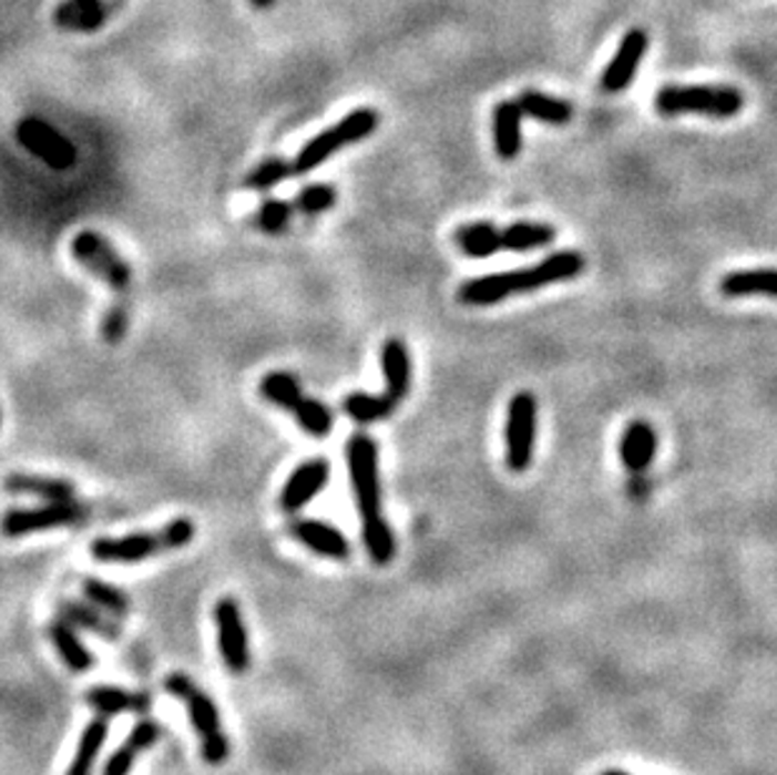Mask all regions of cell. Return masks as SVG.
<instances>
[{"label":"cell","instance_id":"1","mask_svg":"<svg viewBox=\"0 0 777 775\" xmlns=\"http://www.w3.org/2000/svg\"><path fill=\"white\" fill-rule=\"evenodd\" d=\"M584 265L586 259L582 252L561 249L529 269H511V273L468 279V283L458 287V300L471 307L495 305L505 300V297L533 293V289H541L546 285L574 279L584 273Z\"/></svg>","mask_w":777,"mask_h":775},{"label":"cell","instance_id":"2","mask_svg":"<svg viewBox=\"0 0 777 775\" xmlns=\"http://www.w3.org/2000/svg\"><path fill=\"white\" fill-rule=\"evenodd\" d=\"M194 537H196L194 521L180 517L168 521V524L159 531H136V534H126V537L93 539L91 557L96 559V562H106V564L146 562V559L152 557L184 549L186 544H192Z\"/></svg>","mask_w":777,"mask_h":775},{"label":"cell","instance_id":"3","mask_svg":"<svg viewBox=\"0 0 777 775\" xmlns=\"http://www.w3.org/2000/svg\"><path fill=\"white\" fill-rule=\"evenodd\" d=\"M164 690L172 697H180L190 713L194 733L202 741V758L209 765H222L229 758V737L222 731L219 707L204 690L184 672H172L164 680Z\"/></svg>","mask_w":777,"mask_h":775},{"label":"cell","instance_id":"4","mask_svg":"<svg viewBox=\"0 0 777 775\" xmlns=\"http://www.w3.org/2000/svg\"><path fill=\"white\" fill-rule=\"evenodd\" d=\"M745 106L743 91L727 83H697V86H662L654 93V109L662 116H682V114H699L713 119H733Z\"/></svg>","mask_w":777,"mask_h":775},{"label":"cell","instance_id":"5","mask_svg":"<svg viewBox=\"0 0 777 775\" xmlns=\"http://www.w3.org/2000/svg\"><path fill=\"white\" fill-rule=\"evenodd\" d=\"M380 124V114L376 109H355L350 114H345L340 121H335L333 126H327L325 132L313 136L297 156L293 159V174H310L317 166H323L333 154L343 152L345 146L358 144L362 139H368L376 132Z\"/></svg>","mask_w":777,"mask_h":775},{"label":"cell","instance_id":"6","mask_svg":"<svg viewBox=\"0 0 777 775\" xmlns=\"http://www.w3.org/2000/svg\"><path fill=\"white\" fill-rule=\"evenodd\" d=\"M89 519V509L76 499L69 501H43V507L8 509L0 517V534L8 539H21L41 531L76 527Z\"/></svg>","mask_w":777,"mask_h":775},{"label":"cell","instance_id":"7","mask_svg":"<svg viewBox=\"0 0 777 775\" xmlns=\"http://www.w3.org/2000/svg\"><path fill=\"white\" fill-rule=\"evenodd\" d=\"M71 255L76 257L91 275L104 279L114 293H124V289H129L131 279H134L129 263L119 255V249L111 245L104 235H99V232L93 230H81L79 235L71 239Z\"/></svg>","mask_w":777,"mask_h":775},{"label":"cell","instance_id":"8","mask_svg":"<svg viewBox=\"0 0 777 775\" xmlns=\"http://www.w3.org/2000/svg\"><path fill=\"white\" fill-rule=\"evenodd\" d=\"M348 471L355 501L362 519L380 513V469L378 443L370 436L355 434L348 441Z\"/></svg>","mask_w":777,"mask_h":775},{"label":"cell","instance_id":"9","mask_svg":"<svg viewBox=\"0 0 777 775\" xmlns=\"http://www.w3.org/2000/svg\"><path fill=\"white\" fill-rule=\"evenodd\" d=\"M16 139L28 154L41 159L51 170L65 172L76 164L79 149L69 136L59 129L51 126L45 119L39 116H25L16 124Z\"/></svg>","mask_w":777,"mask_h":775},{"label":"cell","instance_id":"10","mask_svg":"<svg viewBox=\"0 0 777 775\" xmlns=\"http://www.w3.org/2000/svg\"><path fill=\"white\" fill-rule=\"evenodd\" d=\"M536 398L529 390H521L511 398L509 416H505V463L513 473H523L533 459V441H536Z\"/></svg>","mask_w":777,"mask_h":775},{"label":"cell","instance_id":"11","mask_svg":"<svg viewBox=\"0 0 777 775\" xmlns=\"http://www.w3.org/2000/svg\"><path fill=\"white\" fill-rule=\"evenodd\" d=\"M214 624H217L219 657L232 675H245L249 670V634L239 602L234 596H222L214 604Z\"/></svg>","mask_w":777,"mask_h":775},{"label":"cell","instance_id":"12","mask_svg":"<svg viewBox=\"0 0 777 775\" xmlns=\"http://www.w3.org/2000/svg\"><path fill=\"white\" fill-rule=\"evenodd\" d=\"M124 0H59L53 8V26L69 33H96L109 23Z\"/></svg>","mask_w":777,"mask_h":775},{"label":"cell","instance_id":"13","mask_svg":"<svg viewBox=\"0 0 777 775\" xmlns=\"http://www.w3.org/2000/svg\"><path fill=\"white\" fill-rule=\"evenodd\" d=\"M650 49V35L642 28H632L624 33L620 41V49L612 55L610 67L602 73V89L606 93H620L634 81L636 71H640L644 55Z\"/></svg>","mask_w":777,"mask_h":775},{"label":"cell","instance_id":"14","mask_svg":"<svg viewBox=\"0 0 777 775\" xmlns=\"http://www.w3.org/2000/svg\"><path fill=\"white\" fill-rule=\"evenodd\" d=\"M327 479H330V461L327 459H310L299 463L289 473L283 491H279V509L285 513H297L299 509H305L325 489Z\"/></svg>","mask_w":777,"mask_h":775},{"label":"cell","instance_id":"15","mask_svg":"<svg viewBox=\"0 0 777 775\" xmlns=\"http://www.w3.org/2000/svg\"><path fill=\"white\" fill-rule=\"evenodd\" d=\"M289 531H293V537L299 541V544L310 549L313 554L337 559V562H343V559L350 557L352 547L348 537H345L337 527L327 524V521L297 519L289 524Z\"/></svg>","mask_w":777,"mask_h":775},{"label":"cell","instance_id":"16","mask_svg":"<svg viewBox=\"0 0 777 775\" xmlns=\"http://www.w3.org/2000/svg\"><path fill=\"white\" fill-rule=\"evenodd\" d=\"M159 737H162V725L156 721H149V717L139 721L134 727H131L126 741L109 755L101 775H131L136 761L142 758L149 748H154Z\"/></svg>","mask_w":777,"mask_h":775},{"label":"cell","instance_id":"17","mask_svg":"<svg viewBox=\"0 0 777 775\" xmlns=\"http://www.w3.org/2000/svg\"><path fill=\"white\" fill-rule=\"evenodd\" d=\"M86 703L93 707V713L104 717L116 715H144L152 707V695L144 690H131L116 687V685H96L86 693Z\"/></svg>","mask_w":777,"mask_h":775},{"label":"cell","instance_id":"18","mask_svg":"<svg viewBox=\"0 0 777 775\" xmlns=\"http://www.w3.org/2000/svg\"><path fill=\"white\" fill-rule=\"evenodd\" d=\"M61 620H65L71 628L83 630L96 634L101 640L114 642L121 638V624L116 618H111L109 612L99 610L96 604L91 602H76V600H63L59 604Z\"/></svg>","mask_w":777,"mask_h":775},{"label":"cell","instance_id":"19","mask_svg":"<svg viewBox=\"0 0 777 775\" xmlns=\"http://www.w3.org/2000/svg\"><path fill=\"white\" fill-rule=\"evenodd\" d=\"M493 146L505 162L521 154L523 142V111L519 101H501L493 109Z\"/></svg>","mask_w":777,"mask_h":775},{"label":"cell","instance_id":"20","mask_svg":"<svg viewBox=\"0 0 777 775\" xmlns=\"http://www.w3.org/2000/svg\"><path fill=\"white\" fill-rule=\"evenodd\" d=\"M657 453V431L647 421H632L624 428L622 441H620V456L622 463L632 473H644L654 461Z\"/></svg>","mask_w":777,"mask_h":775},{"label":"cell","instance_id":"21","mask_svg":"<svg viewBox=\"0 0 777 775\" xmlns=\"http://www.w3.org/2000/svg\"><path fill=\"white\" fill-rule=\"evenodd\" d=\"M3 487L8 493H23V497H35L41 501L76 499V489H73L71 481L41 473H11Z\"/></svg>","mask_w":777,"mask_h":775},{"label":"cell","instance_id":"22","mask_svg":"<svg viewBox=\"0 0 777 775\" xmlns=\"http://www.w3.org/2000/svg\"><path fill=\"white\" fill-rule=\"evenodd\" d=\"M106 741H109V717L96 715L86 727H83V733L76 743V753H73L65 775H93V768H96Z\"/></svg>","mask_w":777,"mask_h":775},{"label":"cell","instance_id":"23","mask_svg":"<svg viewBox=\"0 0 777 775\" xmlns=\"http://www.w3.org/2000/svg\"><path fill=\"white\" fill-rule=\"evenodd\" d=\"M49 638L53 642L55 652H59L61 660L65 662V667L71 672H76V675H83V672H89L93 667V655L89 652L86 644L81 642L79 630L71 628L65 620H55L49 624Z\"/></svg>","mask_w":777,"mask_h":775},{"label":"cell","instance_id":"24","mask_svg":"<svg viewBox=\"0 0 777 775\" xmlns=\"http://www.w3.org/2000/svg\"><path fill=\"white\" fill-rule=\"evenodd\" d=\"M380 363H382V376H386L388 396L392 400H402L410 390V355L406 343L400 338L386 340L380 350Z\"/></svg>","mask_w":777,"mask_h":775},{"label":"cell","instance_id":"25","mask_svg":"<svg viewBox=\"0 0 777 775\" xmlns=\"http://www.w3.org/2000/svg\"><path fill=\"white\" fill-rule=\"evenodd\" d=\"M517 101L523 111V116L544 121V124H549V126H564V124H569L571 119H574V109H571L566 99L549 96V93H544V91L526 89Z\"/></svg>","mask_w":777,"mask_h":775},{"label":"cell","instance_id":"26","mask_svg":"<svg viewBox=\"0 0 777 775\" xmlns=\"http://www.w3.org/2000/svg\"><path fill=\"white\" fill-rule=\"evenodd\" d=\"M719 289L727 297H745V295H767L777 297V269L760 267V269H737L729 273L719 283Z\"/></svg>","mask_w":777,"mask_h":775},{"label":"cell","instance_id":"27","mask_svg":"<svg viewBox=\"0 0 777 775\" xmlns=\"http://www.w3.org/2000/svg\"><path fill=\"white\" fill-rule=\"evenodd\" d=\"M456 245L468 257L485 259L501 249V230L493 222H468L456 230Z\"/></svg>","mask_w":777,"mask_h":775},{"label":"cell","instance_id":"28","mask_svg":"<svg viewBox=\"0 0 777 775\" xmlns=\"http://www.w3.org/2000/svg\"><path fill=\"white\" fill-rule=\"evenodd\" d=\"M556 239V230L546 222H511L501 230V249L531 252L549 247Z\"/></svg>","mask_w":777,"mask_h":775},{"label":"cell","instance_id":"29","mask_svg":"<svg viewBox=\"0 0 777 775\" xmlns=\"http://www.w3.org/2000/svg\"><path fill=\"white\" fill-rule=\"evenodd\" d=\"M81 592L86 596V602L96 604L99 610L109 612L111 618L124 620L131 614V600L124 590H119V587L104 582V579L96 577H86L81 582Z\"/></svg>","mask_w":777,"mask_h":775},{"label":"cell","instance_id":"30","mask_svg":"<svg viewBox=\"0 0 777 775\" xmlns=\"http://www.w3.org/2000/svg\"><path fill=\"white\" fill-rule=\"evenodd\" d=\"M259 394H262V398L267 400V404L285 408V410H289V414H293V408L299 404V398H303V388H299V383L293 373L275 370V373H267V376L262 378Z\"/></svg>","mask_w":777,"mask_h":775},{"label":"cell","instance_id":"31","mask_svg":"<svg viewBox=\"0 0 777 775\" xmlns=\"http://www.w3.org/2000/svg\"><path fill=\"white\" fill-rule=\"evenodd\" d=\"M398 400L386 396H372V394H350L345 398V414H348L355 424H378L382 418H388L396 410Z\"/></svg>","mask_w":777,"mask_h":775},{"label":"cell","instance_id":"32","mask_svg":"<svg viewBox=\"0 0 777 775\" xmlns=\"http://www.w3.org/2000/svg\"><path fill=\"white\" fill-rule=\"evenodd\" d=\"M362 541L368 547V554L376 564H388L396 557V537H392V529L388 527V521L382 519V513L370 519H362Z\"/></svg>","mask_w":777,"mask_h":775},{"label":"cell","instance_id":"33","mask_svg":"<svg viewBox=\"0 0 777 775\" xmlns=\"http://www.w3.org/2000/svg\"><path fill=\"white\" fill-rule=\"evenodd\" d=\"M295 421L299 424L305 434H310L315 438H323L333 431V414L323 400L317 398H299V404L293 408Z\"/></svg>","mask_w":777,"mask_h":775},{"label":"cell","instance_id":"34","mask_svg":"<svg viewBox=\"0 0 777 775\" xmlns=\"http://www.w3.org/2000/svg\"><path fill=\"white\" fill-rule=\"evenodd\" d=\"M337 202V190L327 182H313L305 184L303 190L297 192L295 197V212L305 214V217H317V214H325L335 207Z\"/></svg>","mask_w":777,"mask_h":775},{"label":"cell","instance_id":"35","mask_svg":"<svg viewBox=\"0 0 777 775\" xmlns=\"http://www.w3.org/2000/svg\"><path fill=\"white\" fill-rule=\"evenodd\" d=\"M293 174V164L283 156H269L265 162H259L255 170L247 174L245 186L252 192H269L275 190L279 182H285Z\"/></svg>","mask_w":777,"mask_h":775},{"label":"cell","instance_id":"36","mask_svg":"<svg viewBox=\"0 0 777 775\" xmlns=\"http://www.w3.org/2000/svg\"><path fill=\"white\" fill-rule=\"evenodd\" d=\"M295 207L285 200H265L255 214V224L265 235H283L293 222Z\"/></svg>","mask_w":777,"mask_h":775},{"label":"cell","instance_id":"37","mask_svg":"<svg viewBox=\"0 0 777 775\" xmlns=\"http://www.w3.org/2000/svg\"><path fill=\"white\" fill-rule=\"evenodd\" d=\"M126 330H129V307L126 303H114L104 315V323H101V338L111 345H116L124 340Z\"/></svg>","mask_w":777,"mask_h":775},{"label":"cell","instance_id":"38","mask_svg":"<svg viewBox=\"0 0 777 775\" xmlns=\"http://www.w3.org/2000/svg\"><path fill=\"white\" fill-rule=\"evenodd\" d=\"M249 3L255 11H269V8H275L277 0H249Z\"/></svg>","mask_w":777,"mask_h":775},{"label":"cell","instance_id":"39","mask_svg":"<svg viewBox=\"0 0 777 775\" xmlns=\"http://www.w3.org/2000/svg\"><path fill=\"white\" fill-rule=\"evenodd\" d=\"M602 775H630V773H622V771H604Z\"/></svg>","mask_w":777,"mask_h":775}]
</instances>
